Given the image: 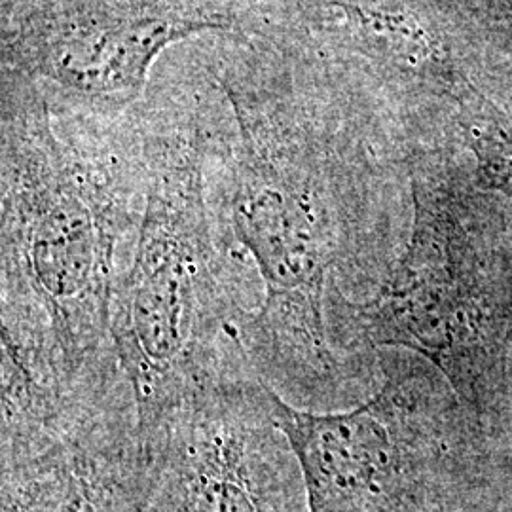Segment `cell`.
Listing matches in <instances>:
<instances>
[{
  "instance_id": "cell-1",
  "label": "cell",
  "mask_w": 512,
  "mask_h": 512,
  "mask_svg": "<svg viewBox=\"0 0 512 512\" xmlns=\"http://www.w3.org/2000/svg\"><path fill=\"white\" fill-rule=\"evenodd\" d=\"M143 137L57 129L35 93L2 110L0 393L46 414L135 410L112 296L145 209Z\"/></svg>"
},
{
  "instance_id": "cell-2",
  "label": "cell",
  "mask_w": 512,
  "mask_h": 512,
  "mask_svg": "<svg viewBox=\"0 0 512 512\" xmlns=\"http://www.w3.org/2000/svg\"><path fill=\"white\" fill-rule=\"evenodd\" d=\"M293 65L220 76L236 120L220 184V236L255 268L262 300L243 344L258 382L302 410L332 412L359 368L329 325L393 264L365 219L359 164L306 107Z\"/></svg>"
},
{
  "instance_id": "cell-3",
  "label": "cell",
  "mask_w": 512,
  "mask_h": 512,
  "mask_svg": "<svg viewBox=\"0 0 512 512\" xmlns=\"http://www.w3.org/2000/svg\"><path fill=\"white\" fill-rule=\"evenodd\" d=\"M143 143L145 209L110 323L137 435L148 437L220 385L256 380L243 332L262 289L211 217L203 129L196 122L154 128Z\"/></svg>"
},
{
  "instance_id": "cell-4",
  "label": "cell",
  "mask_w": 512,
  "mask_h": 512,
  "mask_svg": "<svg viewBox=\"0 0 512 512\" xmlns=\"http://www.w3.org/2000/svg\"><path fill=\"white\" fill-rule=\"evenodd\" d=\"M385 382L346 412H311L268 385L298 459L308 512H512V461L463 433L431 368L382 357Z\"/></svg>"
},
{
  "instance_id": "cell-5",
  "label": "cell",
  "mask_w": 512,
  "mask_h": 512,
  "mask_svg": "<svg viewBox=\"0 0 512 512\" xmlns=\"http://www.w3.org/2000/svg\"><path fill=\"white\" fill-rule=\"evenodd\" d=\"M414 217L403 255L361 302L330 323L351 363L378 349L420 355L463 408L484 414L501 393L512 344V298L463 220L456 192L431 173L412 177Z\"/></svg>"
},
{
  "instance_id": "cell-6",
  "label": "cell",
  "mask_w": 512,
  "mask_h": 512,
  "mask_svg": "<svg viewBox=\"0 0 512 512\" xmlns=\"http://www.w3.org/2000/svg\"><path fill=\"white\" fill-rule=\"evenodd\" d=\"M139 442L116 512H308L298 459L258 380L220 385Z\"/></svg>"
},
{
  "instance_id": "cell-7",
  "label": "cell",
  "mask_w": 512,
  "mask_h": 512,
  "mask_svg": "<svg viewBox=\"0 0 512 512\" xmlns=\"http://www.w3.org/2000/svg\"><path fill=\"white\" fill-rule=\"evenodd\" d=\"M236 27L230 0H33L4 27V57L84 99L129 101L165 48Z\"/></svg>"
},
{
  "instance_id": "cell-8",
  "label": "cell",
  "mask_w": 512,
  "mask_h": 512,
  "mask_svg": "<svg viewBox=\"0 0 512 512\" xmlns=\"http://www.w3.org/2000/svg\"><path fill=\"white\" fill-rule=\"evenodd\" d=\"M2 512H116L139 452L137 416H2Z\"/></svg>"
},
{
  "instance_id": "cell-9",
  "label": "cell",
  "mask_w": 512,
  "mask_h": 512,
  "mask_svg": "<svg viewBox=\"0 0 512 512\" xmlns=\"http://www.w3.org/2000/svg\"><path fill=\"white\" fill-rule=\"evenodd\" d=\"M353 33L374 57L420 78L456 86L448 52L406 0H336Z\"/></svg>"
},
{
  "instance_id": "cell-10",
  "label": "cell",
  "mask_w": 512,
  "mask_h": 512,
  "mask_svg": "<svg viewBox=\"0 0 512 512\" xmlns=\"http://www.w3.org/2000/svg\"><path fill=\"white\" fill-rule=\"evenodd\" d=\"M459 101V124L476 160L484 186L512 198V116L467 80L454 86Z\"/></svg>"
}]
</instances>
